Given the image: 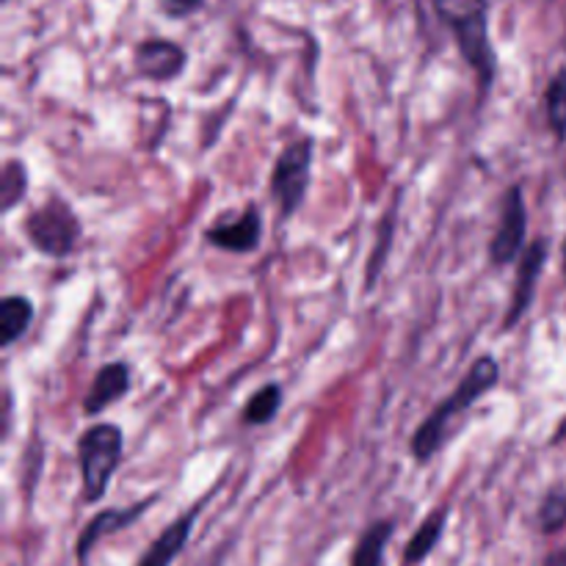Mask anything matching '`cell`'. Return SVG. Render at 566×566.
Returning <instances> with one entry per match:
<instances>
[{
  "label": "cell",
  "mask_w": 566,
  "mask_h": 566,
  "mask_svg": "<svg viewBox=\"0 0 566 566\" xmlns=\"http://www.w3.org/2000/svg\"><path fill=\"white\" fill-rule=\"evenodd\" d=\"M501 379V365H497L495 357H479L473 365H470L468 376L457 385V390L434 409V412L426 418V423L418 426L412 437V457L415 462L429 464L434 459V453L440 451L442 442H446L448 429H451L453 420L459 415L468 412L479 398H484L492 387Z\"/></svg>",
  "instance_id": "obj_1"
},
{
  "label": "cell",
  "mask_w": 566,
  "mask_h": 566,
  "mask_svg": "<svg viewBox=\"0 0 566 566\" xmlns=\"http://www.w3.org/2000/svg\"><path fill=\"white\" fill-rule=\"evenodd\" d=\"M437 6H440V14L446 17L448 25H451L464 61H468L470 70L479 77L481 97H484V94H490L497 70L495 50H492L490 42L486 3L484 0H464L462 6H453L451 0H437Z\"/></svg>",
  "instance_id": "obj_2"
},
{
  "label": "cell",
  "mask_w": 566,
  "mask_h": 566,
  "mask_svg": "<svg viewBox=\"0 0 566 566\" xmlns=\"http://www.w3.org/2000/svg\"><path fill=\"white\" fill-rule=\"evenodd\" d=\"M125 434L116 423H97L77 440V464H81L83 501L97 503L108 492L111 479L122 462Z\"/></svg>",
  "instance_id": "obj_3"
},
{
  "label": "cell",
  "mask_w": 566,
  "mask_h": 566,
  "mask_svg": "<svg viewBox=\"0 0 566 566\" xmlns=\"http://www.w3.org/2000/svg\"><path fill=\"white\" fill-rule=\"evenodd\" d=\"M25 235L48 258H66L81 238V221L72 213L70 205L61 199H48L44 205L33 208L25 219Z\"/></svg>",
  "instance_id": "obj_4"
},
{
  "label": "cell",
  "mask_w": 566,
  "mask_h": 566,
  "mask_svg": "<svg viewBox=\"0 0 566 566\" xmlns=\"http://www.w3.org/2000/svg\"><path fill=\"white\" fill-rule=\"evenodd\" d=\"M310 166H313V142L310 138H302V142L282 149L280 160L274 164L271 193L280 205L282 219H291L302 208L310 186Z\"/></svg>",
  "instance_id": "obj_5"
},
{
  "label": "cell",
  "mask_w": 566,
  "mask_h": 566,
  "mask_svg": "<svg viewBox=\"0 0 566 566\" xmlns=\"http://www.w3.org/2000/svg\"><path fill=\"white\" fill-rule=\"evenodd\" d=\"M525 230H528V213H525L523 188L514 186V188H509L506 199H503L501 224H497L495 238H492V243H490L492 263L495 265L514 263V260H517V254L523 252Z\"/></svg>",
  "instance_id": "obj_6"
},
{
  "label": "cell",
  "mask_w": 566,
  "mask_h": 566,
  "mask_svg": "<svg viewBox=\"0 0 566 566\" xmlns=\"http://www.w3.org/2000/svg\"><path fill=\"white\" fill-rule=\"evenodd\" d=\"M545 260H547V243L545 241L531 243V249L523 254V260H520L517 265L512 302H509V313L506 318H503V329L517 326L520 318L531 310V304H534V296H536V282H539L542 269H545Z\"/></svg>",
  "instance_id": "obj_7"
},
{
  "label": "cell",
  "mask_w": 566,
  "mask_h": 566,
  "mask_svg": "<svg viewBox=\"0 0 566 566\" xmlns=\"http://www.w3.org/2000/svg\"><path fill=\"white\" fill-rule=\"evenodd\" d=\"M158 501V495L155 497H144L142 503H136V506H125V509H105V512L94 514L92 520H88L86 528L81 531V536H77V562L86 564L88 553L97 547L99 539H105V536L111 534H119V531H125L127 525H133L136 520L144 517V512H147L153 503Z\"/></svg>",
  "instance_id": "obj_8"
},
{
  "label": "cell",
  "mask_w": 566,
  "mask_h": 566,
  "mask_svg": "<svg viewBox=\"0 0 566 566\" xmlns=\"http://www.w3.org/2000/svg\"><path fill=\"white\" fill-rule=\"evenodd\" d=\"M136 70L155 83H169L186 70V50L169 39H149L136 48Z\"/></svg>",
  "instance_id": "obj_9"
},
{
  "label": "cell",
  "mask_w": 566,
  "mask_h": 566,
  "mask_svg": "<svg viewBox=\"0 0 566 566\" xmlns=\"http://www.w3.org/2000/svg\"><path fill=\"white\" fill-rule=\"evenodd\" d=\"M205 238L213 247L224 249V252H254L260 247V238H263V219H260L258 208L249 205L247 213L238 216L235 221H219V224L205 232Z\"/></svg>",
  "instance_id": "obj_10"
},
{
  "label": "cell",
  "mask_w": 566,
  "mask_h": 566,
  "mask_svg": "<svg viewBox=\"0 0 566 566\" xmlns=\"http://www.w3.org/2000/svg\"><path fill=\"white\" fill-rule=\"evenodd\" d=\"M199 512H202V503H199V506H191L186 514H182V517H177L175 523L166 525V528L160 531L158 539H155L153 545L147 547V553L138 558L136 566H171L175 564V558L186 551L188 539H191V531H193V523H197Z\"/></svg>",
  "instance_id": "obj_11"
},
{
  "label": "cell",
  "mask_w": 566,
  "mask_h": 566,
  "mask_svg": "<svg viewBox=\"0 0 566 566\" xmlns=\"http://www.w3.org/2000/svg\"><path fill=\"white\" fill-rule=\"evenodd\" d=\"M130 390V368L125 363H108L94 374L88 396L83 401L86 415H103L111 403L122 401L125 392Z\"/></svg>",
  "instance_id": "obj_12"
},
{
  "label": "cell",
  "mask_w": 566,
  "mask_h": 566,
  "mask_svg": "<svg viewBox=\"0 0 566 566\" xmlns=\"http://www.w3.org/2000/svg\"><path fill=\"white\" fill-rule=\"evenodd\" d=\"M446 523H448V509H434V512L429 514V517L423 520V525H420L418 531H415V536L409 539L407 551H403V564H423L426 558L434 553V547L440 545L442 534H446Z\"/></svg>",
  "instance_id": "obj_13"
},
{
  "label": "cell",
  "mask_w": 566,
  "mask_h": 566,
  "mask_svg": "<svg viewBox=\"0 0 566 566\" xmlns=\"http://www.w3.org/2000/svg\"><path fill=\"white\" fill-rule=\"evenodd\" d=\"M396 531L392 520H379V523L370 525L363 536H359L357 547L352 553V566H381L385 564L387 545H390V536Z\"/></svg>",
  "instance_id": "obj_14"
},
{
  "label": "cell",
  "mask_w": 566,
  "mask_h": 566,
  "mask_svg": "<svg viewBox=\"0 0 566 566\" xmlns=\"http://www.w3.org/2000/svg\"><path fill=\"white\" fill-rule=\"evenodd\" d=\"M33 321V304L25 296H6L0 302V346L9 348L25 335Z\"/></svg>",
  "instance_id": "obj_15"
},
{
  "label": "cell",
  "mask_w": 566,
  "mask_h": 566,
  "mask_svg": "<svg viewBox=\"0 0 566 566\" xmlns=\"http://www.w3.org/2000/svg\"><path fill=\"white\" fill-rule=\"evenodd\" d=\"M282 407V387L280 385H265L249 398V403L243 407V420L249 426H265L276 418Z\"/></svg>",
  "instance_id": "obj_16"
},
{
  "label": "cell",
  "mask_w": 566,
  "mask_h": 566,
  "mask_svg": "<svg viewBox=\"0 0 566 566\" xmlns=\"http://www.w3.org/2000/svg\"><path fill=\"white\" fill-rule=\"evenodd\" d=\"M28 169L22 160H6L3 180H0V197H3V213H11L25 199Z\"/></svg>",
  "instance_id": "obj_17"
},
{
  "label": "cell",
  "mask_w": 566,
  "mask_h": 566,
  "mask_svg": "<svg viewBox=\"0 0 566 566\" xmlns=\"http://www.w3.org/2000/svg\"><path fill=\"white\" fill-rule=\"evenodd\" d=\"M547 119H551V127L556 130L558 142L566 138V70L556 72V77L547 86Z\"/></svg>",
  "instance_id": "obj_18"
},
{
  "label": "cell",
  "mask_w": 566,
  "mask_h": 566,
  "mask_svg": "<svg viewBox=\"0 0 566 566\" xmlns=\"http://www.w3.org/2000/svg\"><path fill=\"white\" fill-rule=\"evenodd\" d=\"M539 525L545 534H556L566 525V490H553L539 509Z\"/></svg>",
  "instance_id": "obj_19"
},
{
  "label": "cell",
  "mask_w": 566,
  "mask_h": 566,
  "mask_svg": "<svg viewBox=\"0 0 566 566\" xmlns=\"http://www.w3.org/2000/svg\"><path fill=\"white\" fill-rule=\"evenodd\" d=\"M160 6H164L166 14L186 17V14H193V11L202 6V0H160Z\"/></svg>",
  "instance_id": "obj_20"
},
{
  "label": "cell",
  "mask_w": 566,
  "mask_h": 566,
  "mask_svg": "<svg viewBox=\"0 0 566 566\" xmlns=\"http://www.w3.org/2000/svg\"><path fill=\"white\" fill-rule=\"evenodd\" d=\"M545 566H566V551H556V553H551V556H547Z\"/></svg>",
  "instance_id": "obj_21"
},
{
  "label": "cell",
  "mask_w": 566,
  "mask_h": 566,
  "mask_svg": "<svg viewBox=\"0 0 566 566\" xmlns=\"http://www.w3.org/2000/svg\"><path fill=\"white\" fill-rule=\"evenodd\" d=\"M562 440H566V420L562 426H558V431H556V437H553V442H562Z\"/></svg>",
  "instance_id": "obj_22"
}]
</instances>
